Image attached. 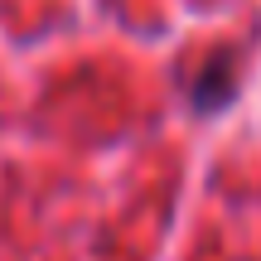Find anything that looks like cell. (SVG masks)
Masks as SVG:
<instances>
[{"label":"cell","mask_w":261,"mask_h":261,"mask_svg":"<svg viewBox=\"0 0 261 261\" xmlns=\"http://www.w3.org/2000/svg\"><path fill=\"white\" fill-rule=\"evenodd\" d=\"M237 92H242V63H237V54H223V48L208 54L184 83V97H189V107H194L198 116L227 112V107L237 102Z\"/></svg>","instance_id":"cell-1"}]
</instances>
